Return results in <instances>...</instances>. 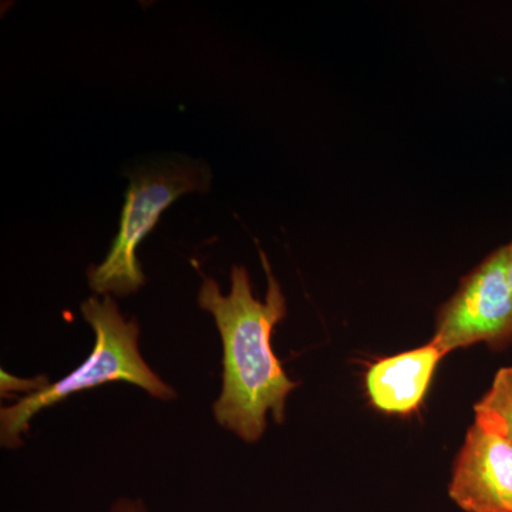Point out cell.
<instances>
[{"instance_id":"obj_1","label":"cell","mask_w":512,"mask_h":512,"mask_svg":"<svg viewBox=\"0 0 512 512\" xmlns=\"http://www.w3.org/2000/svg\"><path fill=\"white\" fill-rule=\"evenodd\" d=\"M258 251L268 282L264 301L255 298L248 269L239 265L232 266L228 295L215 279L204 278L197 298L214 319L222 343L221 392L212 403V416L221 429L249 444L264 436L268 413L284 423L286 400L299 386L272 348V333L288 315V306L268 256Z\"/></svg>"},{"instance_id":"obj_2","label":"cell","mask_w":512,"mask_h":512,"mask_svg":"<svg viewBox=\"0 0 512 512\" xmlns=\"http://www.w3.org/2000/svg\"><path fill=\"white\" fill-rule=\"evenodd\" d=\"M94 333L90 355L62 379L19 397L0 409V444L8 450L23 446L37 414L66 402L76 394L110 383H127L161 402L178 397L177 390L151 369L140 352V326L121 313L114 296H90L80 306Z\"/></svg>"},{"instance_id":"obj_3","label":"cell","mask_w":512,"mask_h":512,"mask_svg":"<svg viewBox=\"0 0 512 512\" xmlns=\"http://www.w3.org/2000/svg\"><path fill=\"white\" fill-rule=\"evenodd\" d=\"M211 168L200 161H171L138 168L130 175L120 228L106 259L87 269V282L97 296H124L140 291L146 275L137 247L156 227L161 214L190 192H207Z\"/></svg>"},{"instance_id":"obj_4","label":"cell","mask_w":512,"mask_h":512,"mask_svg":"<svg viewBox=\"0 0 512 512\" xmlns=\"http://www.w3.org/2000/svg\"><path fill=\"white\" fill-rule=\"evenodd\" d=\"M431 342L444 355L477 343L493 349L512 343V291L504 247L495 249L461 279L457 291L437 312Z\"/></svg>"},{"instance_id":"obj_5","label":"cell","mask_w":512,"mask_h":512,"mask_svg":"<svg viewBox=\"0 0 512 512\" xmlns=\"http://www.w3.org/2000/svg\"><path fill=\"white\" fill-rule=\"evenodd\" d=\"M448 491L466 512H512V444L474 423L454 463Z\"/></svg>"},{"instance_id":"obj_6","label":"cell","mask_w":512,"mask_h":512,"mask_svg":"<svg viewBox=\"0 0 512 512\" xmlns=\"http://www.w3.org/2000/svg\"><path fill=\"white\" fill-rule=\"evenodd\" d=\"M446 356L433 342L377 360L366 373L370 403L386 414L407 416L426 399L434 373Z\"/></svg>"},{"instance_id":"obj_7","label":"cell","mask_w":512,"mask_h":512,"mask_svg":"<svg viewBox=\"0 0 512 512\" xmlns=\"http://www.w3.org/2000/svg\"><path fill=\"white\" fill-rule=\"evenodd\" d=\"M476 423L512 444V366L495 375L490 390L474 406Z\"/></svg>"},{"instance_id":"obj_8","label":"cell","mask_w":512,"mask_h":512,"mask_svg":"<svg viewBox=\"0 0 512 512\" xmlns=\"http://www.w3.org/2000/svg\"><path fill=\"white\" fill-rule=\"evenodd\" d=\"M0 377H2V380H0V393H2V397H6V394L10 393H23V396H28V394L35 393L50 383L47 376L42 375L33 377V379H22V377L10 375L9 372H5L3 369Z\"/></svg>"},{"instance_id":"obj_9","label":"cell","mask_w":512,"mask_h":512,"mask_svg":"<svg viewBox=\"0 0 512 512\" xmlns=\"http://www.w3.org/2000/svg\"><path fill=\"white\" fill-rule=\"evenodd\" d=\"M107 512H153L143 498L120 497L110 505Z\"/></svg>"},{"instance_id":"obj_10","label":"cell","mask_w":512,"mask_h":512,"mask_svg":"<svg viewBox=\"0 0 512 512\" xmlns=\"http://www.w3.org/2000/svg\"><path fill=\"white\" fill-rule=\"evenodd\" d=\"M505 269H507V278L508 282H510L511 291H512V241L510 244L505 245Z\"/></svg>"}]
</instances>
